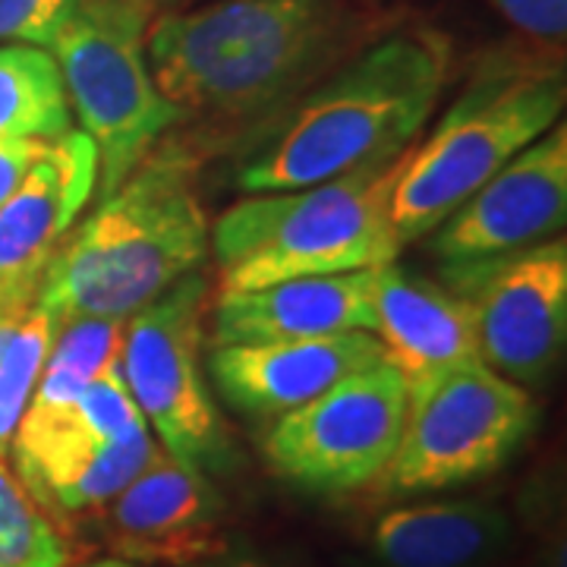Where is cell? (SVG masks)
I'll return each instance as SVG.
<instances>
[{"label": "cell", "instance_id": "obj_1", "mask_svg": "<svg viewBox=\"0 0 567 567\" xmlns=\"http://www.w3.org/2000/svg\"><path fill=\"white\" fill-rule=\"evenodd\" d=\"M382 29L363 0H199L158 13L145 51L155 85L193 123L183 140L205 142L252 133Z\"/></svg>", "mask_w": 567, "mask_h": 567}, {"label": "cell", "instance_id": "obj_2", "mask_svg": "<svg viewBox=\"0 0 567 567\" xmlns=\"http://www.w3.org/2000/svg\"><path fill=\"white\" fill-rule=\"evenodd\" d=\"M454 66V44L425 22H394L256 126L237 162L240 193L331 181L420 140Z\"/></svg>", "mask_w": 567, "mask_h": 567}, {"label": "cell", "instance_id": "obj_3", "mask_svg": "<svg viewBox=\"0 0 567 567\" xmlns=\"http://www.w3.org/2000/svg\"><path fill=\"white\" fill-rule=\"evenodd\" d=\"M203 155L167 133L130 177L99 199L51 259L39 297L58 322H126L174 284L196 275L208 256V218L199 199Z\"/></svg>", "mask_w": 567, "mask_h": 567}, {"label": "cell", "instance_id": "obj_4", "mask_svg": "<svg viewBox=\"0 0 567 567\" xmlns=\"http://www.w3.org/2000/svg\"><path fill=\"white\" fill-rule=\"evenodd\" d=\"M567 70L561 48L514 39L483 51L442 121L413 145L391 199L404 249L492 181L511 158L561 121Z\"/></svg>", "mask_w": 567, "mask_h": 567}, {"label": "cell", "instance_id": "obj_5", "mask_svg": "<svg viewBox=\"0 0 567 567\" xmlns=\"http://www.w3.org/2000/svg\"><path fill=\"white\" fill-rule=\"evenodd\" d=\"M413 145L331 181L249 193L230 205L208 234L221 281L218 290H249L394 262L401 244L391 227V199Z\"/></svg>", "mask_w": 567, "mask_h": 567}, {"label": "cell", "instance_id": "obj_6", "mask_svg": "<svg viewBox=\"0 0 567 567\" xmlns=\"http://www.w3.org/2000/svg\"><path fill=\"white\" fill-rule=\"evenodd\" d=\"M152 20L155 10L145 0H80L48 44L70 111L99 155V199L181 126L177 107L164 99L148 66Z\"/></svg>", "mask_w": 567, "mask_h": 567}, {"label": "cell", "instance_id": "obj_7", "mask_svg": "<svg viewBox=\"0 0 567 567\" xmlns=\"http://www.w3.org/2000/svg\"><path fill=\"white\" fill-rule=\"evenodd\" d=\"M158 447L114 360L73 401L25 406L10 454L41 507L85 514L102 511Z\"/></svg>", "mask_w": 567, "mask_h": 567}, {"label": "cell", "instance_id": "obj_8", "mask_svg": "<svg viewBox=\"0 0 567 567\" xmlns=\"http://www.w3.org/2000/svg\"><path fill=\"white\" fill-rule=\"evenodd\" d=\"M536 425L527 388L483 360L451 365L406 385V413L394 457L379 480L394 495H423L495 473Z\"/></svg>", "mask_w": 567, "mask_h": 567}, {"label": "cell", "instance_id": "obj_9", "mask_svg": "<svg viewBox=\"0 0 567 567\" xmlns=\"http://www.w3.org/2000/svg\"><path fill=\"white\" fill-rule=\"evenodd\" d=\"M205 306L208 281L196 271L130 316L121 372L155 442L205 476H224L237 451L203 372Z\"/></svg>", "mask_w": 567, "mask_h": 567}, {"label": "cell", "instance_id": "obj_10", "mask_svg": "<svg viewBox=\"0 0 567 567\" xmlns=\"http://www.w3.org/2000/svg\"><path fill=\"white\" fill-rule=\"evenodd\" d=\"M404 413L406 382L385 357L278 416L262 442L265 464L303 492H357L391 464Z\"/></svg>", "mask_w": 567, "mask_h": 567}, {"label": "cell", "instance_id": "obj_11", "mask_svg": "<svg viewBox=\"0 0 567 567\" xmlns=\"http://www.w3.org/2000/svg\"><path fill=\"white\" fill-rule=\"evenodd\" d=\"M470 309L480 360L520 388L551 379L567 341V244L561 237L486 262L442 268Z\"/></svg>", "mask_w": 567, "mask_h": 567}, {"label": "cell", "instance_id": "obj_12", "mask_svg": "<svg viewBox=\"0 0 567 567\" xmlns=\"http://www.w3.org/2000/svg\"><path fill=\"white\" fill-rule=\"evenodd\" d=\"M567 221V126L546 136L486 181L432 230V256L470 265L555 240Z\"/></svg>", "mask_w": 567, "mask_h": 567}, {"label": "cell", "instance_id": "obj_13", "mask_svg": "<svg viewBox=\"0 0 567 567\" xmlns=\"http://www.w3.org/2000/svg\"><path fill=\"white\" fill-rule=\"evenodd\" d=\"M114 558L142 567H193L224 546V498L212 476L158 454L104 505Z\"/></svg>", "mask_w": 567, "mask_h": 567}, {"label": "cell", "instance_id": "obj_14", "mask_svg": "<svg viewBox=\"0 0 567 567\" xmlns=\"http://www.w3.org/2000/svg\"><path fill=\"white\" fill-rule=\"evenodd\" d=\"M99 189V155L82 130L48 142L20 189L0 205V312L35 303L51 259Z\"/></svg>", "mask_w": 567, "mask_h": 567}, {"label": "cell", "instance_id": "obj_15", "mask_svg": "<svg viewBox=\"0 0 567 567\" xmlns=\"http://www.w3.org/2000/svg\"><path fill=\"white\" fill-rule=\"evenodd\" d=\"M379 360H385V347L372 331H344L309 341L215 347L208 375L234 410L278 420Z\"/></svg>", "mask_w": 567, "mask_h": 567}, {"label": "cell", "instance_id": "obj_16", "mask_svg": "<svg viewBox=\"0 0 567 567\" xmlns=\"http://www.w3.org/2000/svg\"><path fill=\"white\" fill-rule=\"evenodd\" d=\"M372 275H312L249 290H221L212 303V344L309 341L344 331H372Z\"/></svg>", "mask_w": 567, "mask_h": 567}, {"label": "cell", "instance_id": "obj_17", "mask_svg": "<svg viewBox=\"0 0 567 567\" xmlns=\"http://www.w3.org/2000/svg\"><path fill=\"white\" fill-rule=\"evenodd\" d=\"M372 334L401 369L406 385L480 360L464 300L445 284L401 268L398 259L379 265L372 275Z\"/></svg>", "mask_w": 567, "mask_h": 567}, {"label": "cell", "instance_id": "obj_18", "mask_svg": "<svg viewBox=\"0 0 567 567\" xmlns=\"http://www.w3.org/2000/svg\"><path fill=\"white\" fill-rule=\"evenodd\" d=\"M511 546V517L492 502L394 507L369 533L372 567H492Z\"/></svg>", "mask_w": 567, "mask_h": 567}, {"label": "cell", "instance_id": "obj_19", "mask_svg": "<svg viewBox=\"0 0 567 567\" xmlns=\"http://www.w3.org/2000/svg\"><path fill=\"white\" fill-rule=\"evenodd\" d=\"M73 130L58 61L39 44H0V140L54 142Z\"/></svg>", "mask_w": 567, "mask_h": 567}, {"label": "cell", "instance_id": "obj_20", "mask_svg": "<svg viewBox=\"0 0 567 567\" xmlns=\"http://www.w3.org/2000/svg\"><path fill=\"white\" fill-rule=\"evenodd\" d=\"M121 347L123 322H114V319L63 322L54 334V344L48 350L32 401L35 404L73 401L92 379H99L107 365L121 360Z\"/></svg>", "mask_w": 567, "mask_h": 567}, {"label": "cell", "instance_id": "obj_21", "mask_svg": "<svg viewBox=\"0 0 567 567\" xmlns=\"http://www.w3.org/2000/svg\"><path fill=\"white\" fill-rule=\"evenodd\" d=\"M73 546L48 511L0 461V567H66Z\"/></svg>", "mask_w": 567, "mask_h": 567}, {"label": "cell", "instance_id": "obj_22", "mask_svg": "<svg viewBox=\"0 0 567 567\" xmlns=\"http://www.w3.org/2000/svg\"><path fill=\"white\" fill-rule=\"evenodd\" d=\"M58 328L61 322H58L54 309L35 300L22 312L20 324L3 350V360H0V461L10 454L13 432L35 394Z\"/></svg>", "mask_w": 567, "mask_h": 567}, {"label": "cell", "instance_id": "obj_23", "mask_svg": "<svg viewBox=\"0 0 567 567\" xmlns=\"http://www.w3.org/2000/svg\"><path fill=\"white\" fill-rule=\"evenodd\" d=\"M80 0H0V44L48 48Z\"/></svg>", "mask_w": 567, "mask_h": 567}, {"label": "cell", "instance_id": "obj_24", "mask_svg": "<svg viewBox=\"0 0 567 567\" xmlns=\"http://www.w3.org/2000/svg\"><path fill=\"white\" fill-rule=\"evenodd\" d=\"M488 7L511 22L520 39L561 48L567 35V0H486Z\"/></svg>", "mask_w": 567, "mask_h": 567}, {"label": "cell", "instance_id": "obj_25", "mask_svg": "<svg viewBox=\"0 0 567 567\" xmlns=\"http://www.w3.org/2000/svg\"><path fill=\"white\" fill-rule=\"evenodd\" d=\"M44 148H48V142L0 140V205L20 189V183L35 167Z\"/></svg>", "mask_w": 567, "mask_h": 567}, {"label": "cell", "instance_id": "obj_26", "mask_svg": "<svg viewBox=\"0 0 567 567\" xmlns=\"http://www.w3.org/2000/svg\"><path fill=\"white\" fill-rule=\"evenodd\" d=\"M193 567H290L284 565L278 555H268L259 546H252L249 539H240V536H227L224 546L205 558L199 565Z\"/></svg>", "mask_w": 567, "mask_h": 567}, {"label": "cell", "instance_id": "obj_27", "mask_svg": "<svg viewBox=\"0 0 567 567\" xmlns=\"http://www.w3.org/2000/svg\"><path fill=\"white\" fill-rule=\"evenodd\" d=\"M25 312V309H22ZM22 312H0V360H3V350L10 344V338H13V331H17V324H20Z\"/></svg>", "mask_w": 567, "mask_h": 567}, {"label": "cell", "instance_id": "obj_28", "mask_svg": "<svg viewBox=\"0 0 567 567\" xmlns=\"http://www.w3.org/2000/svg\"><path fill=\"white\" fill-rule=\"evenodd\" d=\"M152 10H155V17L158 13H167V10H181V7H189V3H199V0H145Z\"/></svg>", "mask_w": 567, "mask_h": 567}, {"label": "cell", "instance_id": "obj_29", "mask_svg": "<svg viewBox=\"0 0 567 567\" xmlns=\"http://www.w3.org/2000/svg\"><path fill=\"white\" fill-rule=\"evenodd\" d=\"M66 567H142V565L123 561V558H99V561H85V565H66Z\"/></svg>", "mask_w": 567, "mask_h": 567}]
</instances>
